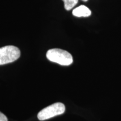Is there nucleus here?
I'll return each mask as SVG.
<instances>
[{"label": "nucleus", "instance_id": "1", "mask_svg": "<svg viewBox=\"0 0 121 121\" xmlns=\"http://www.w3.org/2000/svg\"><path fill=\"white\" fill-rule=\"evenodd\" d=\"M46 56L50 61L62 66H69L73 62L71 54L67 51L58 48L49 49L47 52Z\"/></svg>", "mask_w": 121, "mask_h": 121}, {"label": "nucleus", "instance_id": "2", "mask_svg": "<svg viewBox=\"0 0 121 121\" xmlns=\"http://www.w3.org/2000/svg\"><path fill=\"white\" fill-rule=\"evenodd\" d=\"M20 51L13 45H7L0 48V65L15 61L20 56Z\"/></svg>", "mask_w": 121, "mask_h": 121}, {"label": "nucleus", "instance_id": "3", "mask_svg": "<svg viewBox=\"0 0 121 121\" xmlns=\"http://www.w3.org/2000/svg\"><path fill=\"white\" fill-rule=\"evenodd\" d=\"M66 108L62 103H56L44 108L38 114V118L40 121L49 119L55 116L62 114L65 113Z\"/></svg>", "mask_w": 121, "mask_h": 121}, {"label": "nucleus", "instance_id": "4", "mask_svg": "<svg viewBox=\"0 0 121 121\" xmlns=\"http://www.w3.org/2000/svg\"><path fill=\"white\" fill-rule=\"evenodd\" d=\"M72 14L76 17H88L91 14V12L88 7L84 5H81L72 11Z\"/></svg>", "mask_w": 121, "mask_h": 121}, {"label": "nucleus", "instance_id": "5", "mask_svg": "<svg viewBox=\"0 0 121 121\" xmlns=\"http://www.w3.org/2000/svg\"><path fill=\"white\" fill-rule=\"evenodd\" d=\"M64 2V7L66 10H71L76 5L78 0H62Z\"/></svg>", "mask_w": 121, "mask_h": 121}, {"label": "nucleus", "instance_id": "6", "mask_svg": "<svg viewBox=\"0 0 121 121\" xmlns=\"http://www.w3.org/2000/svg\"><path fill=\"white\" fill-rule=\"evenodd\" d=\"M0 121H8L6 116L0 112Z\"/></svg>", "mask_w": 121, "mask_h": 121}, {"label": "nucleus", "instance_id": "7", "mask_svg": "<svg viewBox=\"0 0 121 121\" xmlns=\"http://www.w3.org/2000/svg\"><path fill=\"white\" fill-rule=\"evenodd\" d=\"M82 1H84V2H86V1H87V0H82Z\"/></svg>", "mask_w": 121, "mask_h": 121}]
</instances>
